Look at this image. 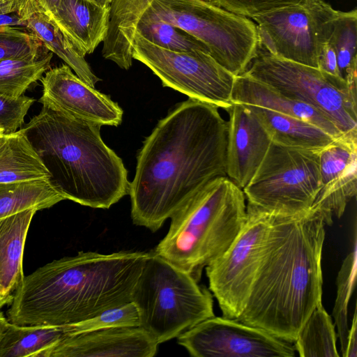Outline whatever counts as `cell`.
<instances>
[{
    "instance_id": "8d00e7d4",
    "label": "cell",
    "mask_w": 357,
    "mask_h": 357,
    "mask_svg": "<svg viewBox=\"0 0 357 357\" xmlns=\"http://www.w3.org/2000/svg\"><path fill=\"white\" fill-rule=\"evenodd\" d=\"M318 68L326 74L342 78L335 52L328 42L324 43L320 49L318 56Z\"/></svg>"
},
{
    "instance_id": "d6986e66",
    "label": "cell",
    "mask_w": 357,
    "mask_h": 357,
    "mask_svg": "<svg viewBox=\"0 0 357 357\" xmlns=\"http://www.w3.org/2000/svg\"><path fill=\"white\" fill-rule=\"evenodd\" d=\"M232 101L264 107L304 120L321 128L335 138L344 135L328 117L313 107L283 95L245 73L235 77Z\"/></svg>"
},
{
    "instance_id": "f35d334b",
    "label": "cell",
    "mask_w": 357,
    "mask_h": 357,
    "mask_svg": "<svg viewBox=\"0 0 357 357\" xmlns=\"http://www.w3.org/2000/svg\"><path fill=\"white\" fill-rule=\"evenodd\" d=\"M357 317L356 309H355L352 324L349 328L346 348L344 353L342 354L344 357H356L357 356Z\"/></svg>"
},
{
    "instance_id": "9a60e30c",
    "label": "cell",
    "mask_w": 357,
    "mask_h": 357,
    "mask_svg": "<svg viewBox=\"0 0 357 357\" xmlns=\"http://www.w3.org/2000/svg\"><path fill=\"white\" fill-rule=\"evenodd\" d=\"M321 188L311 208L327 225L340 218L357 192V134L342 135L319 151Z\"/></svg>"
},
{
    "instance_id": "e0dca14e",
    "label": "cell",
    "mask_w": 357,
    "mask_h": 357,
    "mask_svg": "<svg viewBox=\"0 0 357 357\" xmlns=\"http://www.w3.org/2000/svg\"><path fill=\"white\" fill-rule=\"evenodd\" d=\"M158 345L139 326L112 327L67 336L39 357H153Z\"/></svg>"
},
{
    "instance_id": "8fae6325",
    "label": "cell",
    "mask_w": 357,
    "mask_h": 357,
    "mask_svg": "<svg viewBox=\"0 0 357 357\" xmlns=\"http://www.w3.org/2000/svg\"><path fill=\"white\" fill-rule=\"evenodd\" d=\"M132 57L162 82L188 98L227 110L234 103L236 76L202 51L177 52L160 47L136 33Z\"/></svg>"
},
{
    "instance_id": "7402d4cb",
    "label": "cell",
    "mask_w": 357,
    "mask_h": 357,
    "mask_svg": "<svg viewBox=\"0 0 357 357\" xmlns=\"http://www.w3.org/2000/svg\"><path fill=\"white\" fill-rule=\"evenodd\" d=\"M245 105L258 117L275 144L294 149L319 151L336 139L321 128L304 120L258 106Z\"/></svg>"
},
{
    "instance_id": "74e56055",
    "label": "cell",
    "mask_w": 357,
    "mask_h": 357,
    "mask_svg": "<svg viewBox=\"0 0 357 357\" xmlns=\"http://www.w3.org/2000/svg\"><path fill=\"white\" fill-rule=\"evenodd\" d=\"M60 0H29L22 15L23 20L32 13L47 15L57 6Z\"/></svg>"
},
{
    "instance_id": "ba28073f",
    "label": "cell",
    "mask_w": 357,
    "mask_h": 357,
    "mask_svg": "<svg viewBox=\"0 0 357 357\" xmlns=\"http://www.w3.org/2000/svg\"><path fill=\"white\" fill-rule=\"evenodd\" d=\"M320 151L272 142L256 174L243 189L246 206L273 215L308 211L321 188Z\"/></svg>"
},
{
    "instance_id": "ac0fdd59",
    "label": "cell",
    "mask_w": 357,
    "mask_h": 357,
    "mask_svg": "<svg viewBox=\"0 0 357 357\" xmlns=\"http://www.w3.org/2000/svg\"><path fill=\"white\" fill-rule=\"evenodd\" d=\"M83 56L104 41L109 26V6L96 0H60L45 15Z\"/></svg>"
},
{
    "instance_id": "60d3db41",
    "label": "cell",
    "mask_w": 357,
    "mask_h": 357,
    "mask_svg": "<svg viewBox=\"0 0 357 357\" xmlns=\"http://www.w3.org/2000/svg\"><path fill=\"white\" fill-rule=\"evenodd\" d=\"M7 321L8 320L6 319L3 314L1 312H0V338L1 337L5 325Z\"/></svg>"
},
{
    "instance_id": "ab89813d",
    "label": "cell",
    "mask_w": 357,
    "mask_h": 357,
    "mask_svg": "<svg viewBox=\"0 0 357 357\" xmlns=\"http://www.w3.org/2000/svg\"><path fill=\"white\" fill-rule=\"evenodd\" d=\"M13 298L7 297L2 291V289L0 285V309L6 304H9L11 303Z\"/></svg>"
},
{
    "instance_id": "5bb4252c",
    "label": "cell",
    "mask_w": 357,
    "mask_h": 357,
    "mask_svg": "<svg viewBox=\"0 0 357 357\" xmlns=\"http://www.w3.org/2000/svg\"><path fill=\"white\" fill-rule=\"evenodd\" d=\"M40 81L39 102L43 106L101 126L121 124L123 110L119 105L82 81L68 65L49 69Z\"/></svg>"
},
{
    "instance_id": "1f68e13d",
    "label": "cell",
    "mask_w": 357,
    "mask_h": 357,
    "mask_svg": "<svg viewBox=\"0 0 357 357\" xmlns=\"http://www.w3.org/2000/svg\"><path fill=\"white\" fill-rule=\"evenodd\" d=\"M139 326L138 310L132 301L107 310L89 319L66 325L68 336L112 327Z\"/></svg>"
},
{
    "instance_id": "83f0119b",
    "label": "cell",
    "mask_w": 357,
    "mask_h": 357,
    "mask_svg": "<svg viewBox=\"0 0 357 357\" xmlns=\"http://www.w3.org/2000/svg\"><path fill=\"white\" fill-rule=\"evenodd\" d=\"M53 53L46 50L32 56L8 58L0 61V94L11 98L22 95L31 84L50 69Z\"/></svg>"
},
{
    "instance_id": "44dd1931",
    "label": "cell",
    "mask_w": 357,
    "mask_h": 357,
    "mask_svg": "<svg viewBox=\"0 0 357 357\" xmlns=\"http://www.w3.org/2000/svg\"><path fill=\"white\" fill-rule=\"evenodd\" d=\"M36 211L29 208L0 218V285L3 293L11 298L24 278V244Z\"/></svg>"
},
{
    "instance_id": "4dcf8cb0",
    "label": "cell",
    "mask_w": 357,
    "mask_h": 357,
    "mask_svg": "<svg viewBox=\"0 0 357 357\" xmlns=\"http://www.w3.org/2000/svg\"><path fill=\"white\" fill-rule=\"evenodd\" d=\"M137 32L151 43L167 50L177 52L202 51L209 54L208 47L202 41L163 21H139Z\"/></svg>"
},
{
    "instance_id": "8992f818",
    "label": "cell",
    "mask_w": 357,
    "mask_h": 357,
    "mask_svg": "<svg viewBox=\"0 0 357 357\" xmlns=\"http://www.w3.org/2000/svg\"><path fill=\"white\" fill-rule=\"evenodd\" d=\"M139 327L159 344L215 316L211 292L190 274L151 252L132 294Z\"/></svg>"
},
{
    "instance_id": "4fadbf2b",
    "label": "cell",
    "mask_w": 357,
    "mask_h": 357,
    "mask_svg": "<svg viewBox=\"0 0 357 357\" xmlns=\"http://www.w3.org/2000/svg\"><path fill=\"white\" fill-rule=\"evenodd\" d=\"M194 357H293V342L225 317L208 318L177 337Z\"/></svg>"
},
{
    "instance_id": "7a4b0ae2",
    "label": "cell",
    "mask_w": 357,
    "mask_h": 357,
    "mask_svg": "<svg viewBox=\"0 0 357 357\" xmlns=\"http://www.w3.org/2000/svg\"><path fill=\"white\" fill-rule=\"evenodd\" d=\"M326 225L317 208L273 215L267 250L236 320L293 342L321 303V255Z\"/></svg>"
},
{
    "instance_id": "6da1fadb",
    "label": "cell",
    "mask_w": 357,
    "mask_h": 357,
    "mask_svg": "<svg viewBox=\"0 0 357 357\" xmlns=\"http://www.w3.org/2000/svg\"><path fill=\"white\" fill-rule=\"evenodd\" d=\"M218 108L188 98L145 139L128 193L134 224L158 230L204 184L227 176L228 122Z\"/></svg>"
},
{
    "instance_id": "30bf717a",
    "label": "cell",
    "mask_w": 357,
    "mask_h": 357,
    "mask_svg": "<svg viewBox=\"0 0 357 357\" xmlns=\"http://www.w3.org/2000/svg\"><path fill=\"white\" fill-rule=\"evenodd\" d=\"M247 220L229 248L205 267L209 289L222 317L243 312L266 255L272 215L246 206Z\"/></svg>"
},
{
    "instance_id": "4316f807",
    "label": "cell",
    "mask_w": 357,
    "mask_h": 357,
    "mask_svg": "<svg viewBox=\"0 0 357 357\" xmlns=\"http://www.w3.org/2000/svg\"><path fill=\"white\" fill-rule=\"evenodd\" d=\"M62 200L45 180L0 183V218L29 208H47Z\"/></svg>"
},
{
    "instance_id": "b9f144b4",
    "label": "cell",
    "mask_w": 357,
    "mask_h": 357,
    "mask_svg": "<svg viewBox=\"0 0 357 357\" xmlns=\"http://www.w3.org/2000/svg\"><path fill=\"white\" fill-rule=\"evenodd\" d=\"M96 1H97L102 5L109 6V3L112 0H96Z\"/></svg>"
},
{
    "instance_id": "ffe728a7",
    "label": "cell",
    "mask_w": 357,
    "mask_h": 357,
    "mask_svg": "<svg viewBox=\"0 0 357 357\" xmlns=\"http://www.w3.org/2000/svg\"><path fill=\"white\" fill-rule=\"evenodd\" d=\"M154 0H112L109 26L102 42V56L128 70L132 64V48L137 24ZM213 3V0H204Z\"/></svg>"
},
{
    "instance_id": "484cf974",
    "label": "cell",
    "mask_w": 357,
    "mask_h": 357,
    "mask_svg": "<svg viewBox=\"0 0 357 357\" xmlns=\"http://www.w3.org/2000/svg\"><path fill=\"white\" fill-rule=\"evenodd\" d=\"M335 325L319 303L301 327L294 342L301 357H338Z\"/></svg>"
},
{
    "instance_id": "e575fe53",
    "label": "cell",
    "mask_w": 357,
    "mask_h": 357,
    "mask_svg": "<svg viewBox=\"0 0 357 357\" xmlns=\"http://www.w3.org/2000/svg\"><path fill=\"white\" fill-rule=\"evenodd\" d=\"M304 0H213V3L243 17H252Z\"/></svg>"
},
{
    "instance_id": "f1b7e54d",
    "label": "cell",
    "mask_w": 357,
    "mask_h": 357,
    "mask_svg": "<svg viewBox=\"0 0 357 357\" xmlns=\"http://www.w3.org/2000/svg\"><path fill=\"white\" fill-rule=\"evenodd\" d=\"M333 47L342 78L357 91V11H338L328 41Z\"/></svg>"
},
{
    "instance_id": "7c38bea8",
    "label": "cell",
    "mask_w": 357,
    "mask_h": 357,
    "mask_svg": "<svg viewBox=\"0 0 357 357\" xmlns=\"http://www.w3.org/2000/svg\"><path fill=\"white\" fill-rule=\"evenodd\" d=\"M337 13L324 0H304L251 18L267 53L318 68L320 49L328 41Z\"/></svg>"
},
{
    "instance_id": "836d02e7",
    "label": "cell",
    "mask_w": 357,
    "mask_h": 357,
    "mask_svg": "<svg viewBox=\"0 0 357 357\" xmlns=\"http://www.w3.org/2000/svg\"><path fill=\"white\" fill-rule=\"evenodd\" d=\"M35 100L24 95L11 98L0 94V128L3 134L16 132L23 123L24 117Z\"/></svg>"
},
{
    "instance_id": "f546056e",
    "label": "cell",
    "mask_w": 357,
    "mask_h": 357,
    "mask_svg": "<svg viewBox=\"0 0 357 357\" xmlns=\"http://www.w3.org/2000/svg\"><path fill=\"white\" fill-rule=\"evenodd\" d=\"M355 225L351 251L344 259L338 272L336 284L337 293L333 310L334 325L337 328L342 354L344 353L349 330L348 324V306L356 282L357 238Z\"/></svg>"
},
{
    "instance_id": "52a82bcc",
    "label": "cell",
    "mask_w": 357,
    "mask_h": 357,
    "mask_svg": "<svg viewBox=\"0 0 357 357\" xmlns=\"http://www.w3.org/2000/svg\"><path fill=\"white\" fill-rule=\"evenodd\" d=\"M139 21H163L202 41L210 55L235 76L257 54L256 24L246 17L204 0H154Z\"/></svg>"
},
{
    "instance_id": "3957f363",
    "label": "cell",
    "mask_w": 357,
    "mask_h": 357,
    "mask_svg": "<svg viewBox=\"0 0 357 357\" xmlns=\"http://www.w3.org/2000/svg\"><path fill=\"white\" fill-rule=\"evenodd\" d=\"M151 252H79L24 276L13 294L8 321L19 326H66L132 301Z\"/></svg>"
},
{
    "instance_id": "cb8c5ba5",
    "label": "cell",
    "mask_w": 357,
    "mask_h": 357,
    "mask_svg": "<svg viewBox=\"0 0 357 357\" xmlns=\"http://www.w3.org/2000/svg\"><path fill=\"white\" fill-rule=\"evenodd\" d=\"M67 336L66 326H19L8 320L0 338V357H39Z\"/></svg>"
},
{
    "instance_id": "277c9868",
    "label": "cell",
    "mask_w": 357,
    "mask_h": 357,
    "mask_svg": "<svg viewBox=\"0 0 357 357\" xmlns=\"http://www.w3.org/2000/svg\"><path fill=\"white\" fill-rule=\"evenodd\" d=\"M101 125L43 106L22 128L64 199L109 208L128 195L124 164L100 136Z\"/></svg>"
},
{
    "instance_id": "9c48e42d",
    "label": "cell",
    "mask_w": 357,
    "mask_h": 357,
    "mask_svg": "<svg viewBox=\"0 0 357 357\" xmlns=\"http://www.w3.org/2000/svg\"><path fill=\"white\" fill-rule=\"evenodd\" d=\"M245 72L328 117L342 134L357 133V91L341 77L268 53L257 55Z\"/></svg>"
},
{
    "instance_id": "d4e9b609",
    "label": "cell",
    "mask_w": 357,
    "mask_h": 357,
    "mask_svg": "<svg viewBox=\"0 0 357 357\" xmlns=\"http://www.w3.org/2000/svg\"><path fill=\"white\" fill-rule=\"evenodd\" d=\"M24 28L37 37L50 52L56 54L82 81L91 87L99 81L84 56L64 37L45 15L32 13L24 18Z\"/></svg>"
},
{
    "instance_id": "d590c367",
    "label": "cell",
    "mask_w": 357,
    "mask_h": 357,
    "mask_svg": "<svg viewBox=\"0 0 357 357\" xmlns=\"http://www.w3.org/2000/svg\"><path fill=\"white\" fill-rule=\"evenodd\" d=\"M24 0H0V26H24L20 13Z\"/></svg>"
},
{
    "instance_id": "5b68a950",
    "label": "cell",
    "mask_w": 357,
    "mask_h": 357,
    "mask_svg": "<svg viewBox=\"0 0 357 357\" xmlns=\"http://www.w3.org/2000/svg\"><path fill=\"white\" fill-rule=\"evenodd\" d=\"M243 191L227 176L214 178L173 214L166 236L153 252L191 275L203 269L231 245L247 220Z\"/></svg>"
},
{
    "instance_id": "7bdbcfd3",
    "label": "cell",
    "mask_w": 357,
    "mask_h": 357,
    "mask_svg": "<svg viewBox=\"0 0 357 357\" xmlns=\"http://www.w3.org/2000/svg\"><path fill=\"white\" fill-rule=\"evenodd\" d=\"M3 130L1 128H0V135L3 134Z\"/></svg>"
},
{
    "instance_id": "2e32d148",
    "label": "cell",
    "mask_w": 357,
    "mask_h": 357,
    "mask_svg": "<svg viewBox=\"0 0 357 357\" xmlns=\"http://www.w3.org/2000/svg\"><path fill=\"white\" fill-rule=\"evenodd\" d=\"M228 122L227 176L242 190L253 178L272 143L258 117L245 105L234 102Z\"/></svg>"
},
{
    "instance_id": "d6a6232c",
    "label": "cell",
    "mask_w": 357,
    "mask_h": 357,
    "mask_svg": "<svg viewBox=\"0 0 357 357\" xmlns=\"http://www.w3.org/2000/svg\"><path fill=\"white\" fill-rule=\"evenodd\" d=\"M22 28L0 26V61L37 56L47 50L37 37Z\"/></svg>"
},
{
    "instance_id": "603a6c76",
    "label": "cell",
    "mask_w": 357,
    "mask_h": 357,
    "mask_svg": "<svg viewBox=\"0 0 357 357\" xmlns=\"http://www.w3.org/2000/svg\"><path fill=\"white\" fill-rule=\"evenodd\" d=\"M50 173L22 128L0 135V183L49 180Z\"/></svg>"
},
{
    "instance_id": "ee69618b",
    "label": "cell",
    "mask_w": 357,
    "mask_h": 357,
    "mask_svg": "<svg viewBox=\"0 0 357 357\" xmlns=\"http://www.w3.org/2000/svg\"><path fill=\"white\" fill-rule=\"evenodd\" d=\"M26 1H28V0H26Z\"/></svg>"
}]
</instances>
